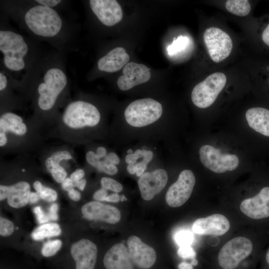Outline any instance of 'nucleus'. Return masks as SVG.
<instances>
[{"label": "nucleus", "instance_id": "f257e3e1", "mask_svg": "<svg viewBox=\"0 0 269 269\" xmlns=\"http://www.w3.org/2000/svg\"><path fill=\"white\" fill-rule=\"evenodd\" d=\"M24 24L31 33L41 38L57 36L63 28V20L54 8L36 3L23 13Z\"/></svg>", "mask_w": 269, "mask_h": 269}, {"label": "nucleus", "instance_id": "f03ea898", "mask_svg": "<svg viewBox=\"0 0 269 269\" xmlns=\"http://www.w3.org/2000/svg\"><path fill=\"white\" fill-rule=\"evenodd\" d=\"M30 47L20 34L8 29L0 30V51L5 68L11 72L20 73L27 65Z\"/></svg>", "mask_w": 269, "mask_h": 269}, {"label": "nucleus", "instance_id": "7ed1b4c3", "mask_svg": "<svg viewBox=\"0 0 269 269\" xmlns=\"http://www.w3.org/2000/svg\"><path fill=\"white\" fill-rule=\"evenodd\" d=\"M67 83V75L61 67L51 66L48 68L37 89L39 108L43 111L51 110L66 88Z\"/></svg>", "mask_w": 269, "mask_h": 269}, {"label": "nucleus", "instance_id": "20e7f679", "mask_svg": "<svg viewBox=\"0 0 269 269\" xmlns=\"http://www.w3.org/2000/svg\"><path fill=\"white\" fill-rule=\"evenodd\" d=\"M161 104L153 99H138L130 103L125 110L126 123L133 128H142L150 125L161 117Z\"/></svg>", "mask_w": 269, "mask_h": 269}, {"label": "nucleus", "instance_id": "39448f33", "mask_svg": "<svg viewBox=\"0 0 269 269\" xmlns=\"http://www.w3.org/2000/svg\"><path fill=\"white\" fill-rule=\"evenodd\" d=\"M100 120L101 114L98 108L92 104L82 100L70 103L62 115L64 124L72 129L94 127L99 124Z\"/></svg>", "mask_w": 269, "mask_h": 269}, {"label": "nucleus", "instance_id": "423d86ee", "mask_svg": "<svg viewBox=\"0 0 269 269\" xmlns=\"http://www.w3.org/2000/svg\"><path fill=\"white\" fill-rule=\"evenodd\" d=\"M226 81V76L222 72L210 74L193 89L191 96L193 103L199 108L209 107L224 88Z\"/></svg>", "mask_w": 269, "mask_h": 269}, {"label": "nucleus", "instance_id": "0eeeda50", "mask_svg": "<svg viewBox=\"0 0 269 269\" xmlns=\"http://www.w3.org/2000/svg\"><path fill=\"white\" fill-rule=\"evenodd\" d=\"M251 241L244 237H238L227 242L221 249L218 257L223 269H235L240 262L252 252Z\"/></svg>", "mask_w": 269, "mask_h": 269}, {"label": "nucleus", "instance_id": "6e6552de", "mask_svg": "<svg viewBox=\"0 0 269 269\" xmlns=\"http://www.w3.org/2000/svg\"><path fill=\"white\" fill-rule=\"evenodd\" d=\"M199 155L202 163L217 173L233 171L237 168L239 163L237 155L222 153L220 149L210 145L202 146L199 149Z\"/></svg>", "mask_w": 269, "mask_h": 269}, {"label": "nucleus", "instance_id": "1a4fd4ad", "mask_svg": "<svg viewBox=\"0 0 269 269\" xmlns=\"http://www.w3.org/2000/svg\"><path fill=\"white\" fill-rule=\"evenodd\" d=\"M203 39L214 62H220L230 55L233 48L232 40L223 30L216 27H209L204 32Z\"/></svg>", "mask_w": 269, "mask_h": 269}, {"label": "nucleus", "instance_id": "9d476101", "mask_svg": "<svg viewBox=\"0 0 269 269\" xmlns=\"http://www.w3.org/2000/svg\"><path fill=\"white\" fill-rule=\"evenodd\" d=\"M195 184V177L189 169L182 170L177 180L168 188L165 195V201L172 207H178L190 198Z\"/></svg>", "mask_w": 269, "mask_h": 269}, {"label": "nucleus", "instance_id": "9b49d317", "mask_svg": "<svg viewBox=\"0 0 269 269\" xmlns=\"http://www.w3.org/2000/svg\"><path fill=\"white\" fill-rule=\"evenodd\" d=\"M168 180L167 172L163 169H156L144 172L138 180L141 196L149 201L159 194L165 187Z\"/></svg>", "mask_w": 269, "mask_h": 269}, {"label": "nucleus", "instance_id": "f8f14e48", "mask_svg": "<svg viewBox=\"0 0 269 269\" xmlns=\"http://www.w3.org/2000/svg\"><path fill=\"white\" fill-rule=\"evenodd\" d=\"M127 244L131 259L137 267L148 269L154 264L157 258L154 249L139 237L134 235L129 237Z\"/></svg>", "mask_w": 269, "mask_h": 269}, {"label": "nucleus", "instance_id": "ddd939ff", "mask_svg": "<svg viewBox=\"0 0 269 269\" xmlns=\"http://www.w3.org/2000/svg\"><path fill=\"white\" fill-rule=\"evenodd\" d=\"M90 6L98 19L105 25L113 26L123 18L122 9L115 0H91Z\"/></svg>", "mask_w": 269, "mask_h": 269}, {"label": "nucleus", "instance_id": "4468645a", "mask_svg": "<svg viewBox=\"0 0 269 269\" xmlns=\"http://www.w3.org/2000/svg\"><path fill=\"white\" fill-rule=\"evenodd\" d=\"M230 227V222L224 215L214 214L196 219L192 224V230L199 235L219 236L227 233Z\"/></svg>", "mask_w": 269, "mask_h": 269}, {"label": "nucleus", "instance_id": "2eb2a0df", "mask_svg": "<svg viewBox=\"0 0 269 269\" xmlns=\"http://www.w3.org/2000/svg\"><path fill=\"white\" fill-rule=\"evenodd\" d=\"M123 75L117 80L119 88L127 91L134 86L147 82L150 78L149 69L145 65L131 62L128 63L123 70Z\"/></svg>", "mask_w": 269, "mask_h": 269}, {"label": "nucleus", "instance_id": "dca6fc26", "mask_svg": "<svg viewBox=\"0 0 269 269\" xmlns=\"http://www.w3.org/2000/svg\"><path fill=\"white\" fill-rule=\"evenodd\" d=\"M97 253L96 245L88 239H81L74 243L71 254L76 263V269H94Z\"/></svg>", "mask_w": 269, "mask_h": 269}, {"label": "nucleus", "instance_id": "f3484780", "mask_svg": "<svg viewBox=\"0 0 269 269\" xmlns=\"http://www.w3.org/2000/svg\"><path fill=\"white\" fill-rule=\"evenodd\" d=\"M241 212L249 218L260 219L269 217V187H265L256 196L243 200Z\"/></svg>", "mask_w": 269, "mask_h": 269}, {"label": "nucleus", "instance_id": "a211bd4d", "mask_svg": "<svg viewBox=\"0 0 269 269\" xmlns=\"http://www.w3.org/2000/svg\"><path fill=\"white\" fill-rule=\"evenodd\" d=\"M81 211L84 217L90 220H99L110 224H116L121 219L119 210L116 207L97 201L84 204Z\"/></svg>", "mask_w": 269, "mask_h": 269}, {"label": "nucleus", "instance_id": "6ab92c4d", "mask_svg": "<svg viewBox=\"0 0 269 269\" xmlns=\"http://www.w3.org/2000/svg\"><path fill=\"white\" fill-rule=\"evenodd\" d=\"M30 187L28 183L20 181L12 185H0V200L7 199L8 205L14 208H19L29 202Z\"/></svg>", "mask_w": 269, "mask_h": 269}, {"label": "nucleus", "instance_id": "aec40b11", "mask_svg": "<svg viewBox=\"0 0 269 269\" xmlns=\"http://www.w3.org/2000/svg\"><path fill=\"white\" fill-rule=\"evenodd\" d=\"M103 263L106 269H134L129 249L123 243L116 244L107 251Z\"/></svg>", "mask_w": 269, "mask_h": 269}, {"label": "nucleus", "instance_id": "412c9836", "mask_svg": "<svg viewBox=\"0 0 269 269\" xmlns=\"http://www.w3.org/2000/svg\"><path fill=\"white\" fill-rule=\"evenodd\" d=\"M129 60L130 56L125 49L117 47L101 57L98 61L97 67L101 71L115 72L125 66Z\"/></svg>", "mask_w": 269, "mask_h": 269}, {"label": "nucleus", "instance_id": "4be33fe9", "mask_svg": "<svg viewBox=\"0 0 269 269\" xmlns=\"http://www.w3.org/2000/svg\"><path fill=\"white\" fill-rule=\"evenodd\" d=\"M72 158V156L70 152L63 150L54 152L45 160L46 169L57 182L62 183L67 176L65 169L60 164V162Z\"/></svg>", "mask_w": 269, "mask_h": 269}, {"label": "nucleus", "instance_id": "5701e85b", "mask_svg": "<svg viewBox=\"0 0 269 269\" xmlns=\"http://www.w3.org/2000/svg\"><path fill=\"white\" fill-rule=\"evenodd\" d=\"M246 118L249 126L255 131L269 136V110L261 107L248 109Z\"/></svg>", "mask_w": 269, "mask_h": 269}, {"label": "nucleus", "instance_id": "b1692460", "mask_svg": "<svg viewBox=\"0 0 269 269\" xmlns=\"http://www.w3.org/2000/svg\"><path fill=\"white\" fill-rule=\"evenodd\" d=\"M27 127L19 115L6 112L0 118V133L11 132L17 135H23L27 132Z\"/></svg>", "mask_w": 269, "mask_h": 269}, {"label": "nucleus", "instance_id": "393cba45", "mask_svg": "<svg viewBox=\"0 0 269 269\" xmlns=\"http://www.w3.org/2000/svg\"><path fill=\"white\" fill-rule=\"evenodd\" d=\"M59 225L56 223H47L36 228L31 236L34 240H41L45 238L57 236L61 234Z\"/></svg>", "mask_w": 269, "mask_h": 269}, {"label": "nucleus", "instance_id": "a878e982", "mask_svg": "<svg viewBox=\"0 0 269 269\" xmlns=\"http://www.w3.org/2000/svg\"><path fill=\"white\" fill-rule=\"evenodd\" d=\"M225 7L230 13L239 16L247 15L251 10V5L247 0H228Z\"/></svg>", "mask_w": 269, "mask_h": 269}, {"label": "nucleus", "instance_id": "bb28decb", "mask_svg": "<svg viewBox=\"0 0 269 269\" xmlns=\"http://www.w3.org/2000/svg\"><path fill=\"white\" fill-rule=\"evenodd\" d=\"M194 238L193 233L189 230H180L174 236L175 242L180 247L191 246Z\"/></svg>", "mask_w": 269, "mask_h": 269}, {"label": "nucleus", "instance_id": "cd10ccee", "mask_svg": "<svg viewBox=\"0 0 269 269\" xmlns=\"http://www.w3.org/2000/svg\"><path fill=\"white\" fill-rule=\"evenodd\" d=\"M62 242L59 240L49 241L44 244L41 249V254L45 257L54 255L60 249Z\"/></svg>", "mask_w": 269, "mask_h": 269}, {"label": "nucleus", "instance_id": "c85d7f7f", "mask_svg": "<svg viewBox=\"0 0 269 269\" xmlns=\"http://www.w3.org/2000/svg\"><path fill=\"white\" fill-rule=\"evenodd\" d=\"M188 42V39L187 37L183 36H179L167 47V50L168 54L173 55L181 51L186 47Z\"/></svg>", "mask_w": 269, "mask_h": 269}, {"label": "nucleus", "instance_id": "c756f323", "mask_svg": "<svg viewBox=\"0 0 269 269\" xmlns=\"http://www.w3.org/2000/svg\"><path fill=\"white\" fill-rule=\"evenodd\" d=\"M101 184L102 188L105 189L109 190L117 193L121 192L123 188L120 183L113 178L107 177L102 178Z\"/></svg>", "mask_w": 269, "mask_h": 269}, {"label": "nucleus", "instance_id": "7c9ffc66", "mask_svg": "<svg viewBox=\"0 0 269 269\" xmlns=\"http://www.w3.org/2000/svg\"><path fill=\"white\" fill-rule=\"evenodd\" d=\"M96 169L109 175H115L118 171L116 165L112 163L106 158L103 160H100Z\"/></svg>", "mask_w": 269, "mask_h": 269}, {"label": "nucleus", "instance_id": "2f4dec72", "mask_svg": "<svg viewBox=\"0 0 269 269\" xmlns=\"http://www.w3.org/2000/svg\"><path fill=\"white\" fill-rule=\"evenodd\" d=\"M14 231V225L11 221L3 217L0 218V234L3 237L10 235Z\"/></svg>", "mask_w": 269, "mask_h": 269}, {"label": "nucleus", "instance_id": "473e14b6", "mask_svg": "<svg viewBox=\"0 0 269 269\" xmlns=\"http://www.w3.org/2000/svg\"><path fill=\"white\" fill-rule=\"evenodd\" d=\"M38 194L40 198L48 202H54L57 198V193L55 190L44 186Z\"/></svg>", "mask_w": 269, "mask_h": 269}, {"label": "nucleus", "instance_id": "72a5a7b5", "mask_svg": "<svg viewBox=\"0 0 269 269\" xmlns=\"http://www.w3.org/2000/svg\"><path fill=\"white\" fill-rule=\"evenodd\" d=\"M178 255L184 259H194L196 253L190 246L180 247L177 251Z\"/></svg>", "mask_w": 269, "mask_h": 269}, {"label": "nucleus", "instance_id": "f704fd0d", "mask_svg": "<svg viewBox=\"0 0 269 269\" xmlns=\"http://www.w3.org/2000/svg\"><path fill=\"white\" fill-rule=\"evenodd\" d=\"M33 212L35 215L38 222L40 224L46 223L48 221L49 217L44 212L40 206H36L33 209Z\"/></svg>", "mask_w": 269, "mask_h": 269}, {"label": "nucleus", "instance_id": "c9c22d12", "mask_svg": "<svg viewBox=\"0 0 269 269\" xmlns=\"http://www.w3.org/2000/svg\"><path fill=\"white\" fill-rule=\"evenodd\" d=\"M86 159L88 163L96 168L101 160L96 153L93 151H89L87 152Z\"/></svg>", "mask_w": 269, "mask_h": 269}, {"label": "nucleus", "instance_id": "e433bc0d", "mask_svg": "<svg viewBox=\"0 0 269 269\" xmlns=\"http://www.w3.org/2000/svg\"><path fill=\"white\" fill-rule=\"evenodd\" d=\"M34 2L38 4L54 8L60 4L62 1L59 0H35Z\"/></svg>", "mask_w": 269, "mask_h": 269}, {"label": "nucleus", "instance_id": "4c0bfd02", "mask_svg": "<svg viewBox=\"0 0 269 269\" xmlns=\"http://www.w3.org/2000/svg\"><path fill=\"white\" fill-rule=\"evenodd\" d=\"M108 196L107 190L102 188L97 190L93 194V198L96 201H105Z\"/></svg>", "mask_w": 269, "mask_h": 269}, {"label": "nucleus", "instance_id": "58836bf2", "mask_svg": "<svg viewBox=\"0 0 269 269\" xmlns=\"http://www.w3.org/2000/svg\"><path fill=\"white\" fill-rule=\"evenodd\" d=\"M58 209V205L56 203H53L49 208L48 217L49 219L56 221L58 219L57 210Z\"/></svg>", "mask_w": 269, "mask_h": 269}, {"label": "nucleus", "instance_id": "ea45409f", "mask_svg": "<svg viewBox=\"0 0 269 269\" xmlns=\"http://www.w3.org/2000/svg\"><path fill=\"white\" fill-rule=\"evenodd\" d=\"M84 175L85 171L83 169H77L70 175V178L73 182H76L82 179Z\"/></svg>", "mask_w": 269, "mask_h": 269}, {"label": "nucleus", "instance_id": "a19ab883", "mask_svg": "<svg viewBox=\"0 0 269 269\" xmlns=\"http://www.w3.org/2000/svg\"><path fill=\"white\" fill-rule=\"evenodd\" d=\"M153 156V153L149 150L142 149V160L141 161L146 165L151 160Z\"/></svg>", "mask_w": 269, "mask_h": 269}, {"label": "nucleus", "instance_id": "79ce46f5", "mask_svg": "<svg viewBox=\"0 0 269 269\" xmlns=\"http://www.w3.org/2000/svg\"><path fill=\"white\" fill-rule=\"evenodd\" d=\"M62 188L65 191H69L74 188V182L70 178H66L61 183Z\"/></svg>", "mask_w": 269, "mask_h": 269}, {"label": "nucleus", "instance_id": "37998d69", "mask_svg": "<svg viewBox=\"0 0 269 269\" xmlns=\"http://www.w3.org/2000/svg\"><path fill=\"white\" fill-rule=\"evenodd\" d=\"M68 195L71 200L75 201H78L81 198L80 193L78 191L74 189V188L68 191Z\"/></svg>", "mask_w": 269, "mask_h": 269}, {"label": "nucleus", "instance_id": "c03bdc74", "mask_svg": "<svg viewBox=\"0 0 269 269\" xmlns=\"http://www.w3.org/2000/svg\"><path fill=\"white\" fill-rule=\"evenodd\" d=\"M7 78L6 75L3 72L0 73V91L1 92L6 89L7 86Z\"/></svg>", "mask_w": 269, "mask_h": 269}, {"label": "nucleus", "instance_id": "a18cd8bd", "mask_svg": "<svg viewBox=\"0 0 269 269\" xmlns=\"http://www.w3.org/2000/svg\"><path fill=\"white\" fill-rule=\"evenodd\" d=\"M112 163L114 164H118L120 162V159L118 155L113 152H111L107 154L105 157Z\"/></svg>", "mask_w": 269, "mask_h": 269}, {"label": "nucleus", "instance_id": "49530a36", "mask_svg": "<svg viewBox=\"0 0 269 269\" xmlns=\"http://www.w3.org/2000/svg\"><path fill=\"white\" fill-rule=\"evenodd\" d=\"M120 200V196L117 193L108 195L105 200V201L112 202H118Z\"/></svg>", "mask_w": 269, "mask_h": 269}, {"label": "nucleus", "instance_id": "de8ad7c7", "mask_svg": "<svg viewBox=\"0 0 269 269\" xmlns=\"http://www.w3.org/2000/svg\"><path fill=\"white\" fill-rule=\"evenodd\" d=\"M96 154L99 158H105L107 156V150L103 146H99L96 150Z\"/></svg>", "mask_w": 269, "mask_h": 269}, {"label": "nucleus", "instance_id": "09e8293b", "mask_svg": "<svg viewBox=\"0 0 269 269\" xmlns=\"http://www.w3.org/2000/svg\"><path fill=\"white\" fill-rule=\"evenodd\" d=\"M262 39L267 45L269 46V23L263 32Z\"/></svg>", "mask_w": 269, "mask_h": 269}, {"label": "nucleus", "instance_id": "8fccbe9b", "mask_svg": "<svg viewBox=\"0 0 269 269\" xmlns=\"http://www.w3.org/2000/svg\"><path fill=\"white\" fill-rule=\"evenodd\" d=\"M125 161L128 164L137 162V160L135 158L134 153L128 154L125 157Z\"/></svg>", "mask_w": 269, "mask_h": 269}, {"label": "nucleus", "instance_id": "3c124183", "mask_svg": "<svg viewBox=\"0 0 269 269\" xmlns=\"http://www.w3.org/2000/svg\"><path fill=\"white\" fill-rule=\"evenodd\" d=\"M86 184V180L85 179H82L79 181L74 182V186H76L81 191L84 189Z\"/></svg>", "mask_w": 269, "mask_h": 269}, {"label": "nucleus", "instance_id": "603ef678", "mask_svg": "<svg viewBox=\"0 0 269 269\" xmlns=\"http://www.w3.org/2000/svg\"><path fill=\"white\" fill-rule=\"evenodd\" d=\"M39 196L37 192H31L29 196V203L34 204L36 203L39 199Z\"/></svg>", "mask_w": 269, "mask_h": 269}, {"label": "nucleus", "instance_id": "864d4df0", "mask_svg": "<svg viewBox=\"0 0 269 269\" xmlns=\"http://www.w3.org/2000/svg\"><path fill=\"white\" fill-rule=\"evenodd\" d=\"M138 168L136 165L135 163L129 164L127 166V170L128 172L131 174H134L135 173Z\"/></svg>", "mask_w": 269, "mask_h": 269}, {"label": "nucleus", "instance_id": "5fc2aeb1", "mask_svg": "<svg viewBox=\"0 0 269 269\" xmlns=\"http://www.w3.org/2000/svg\"><path fill=\"white\" fill-rule=\"evenodd\" d=\"M7 138L5 133H0V146H4L7 142Z\"/></svg>", "mask_w": 269, "mask_h": 269}, {"label": "nucleus", "instance_id": "6e6d98bb", "mask_svg": "<svg viewBox=\"0 0 269 269\" xmlns=\"http://www.w3.org/2000/svg\"><path fill=\"white\" fill-rule=\"evenodd\" d=\"M179 269H193V266L191 264L185 262H182L178 265Z\"/></svg>", "mask_w": 269, "mask_h": 269}, {"label": "nucleus", "instance_id": "4d7b16f0", "mask_svg": "<svg viewBox=\"0 0 269 269\" xmlns=\"http://www.w3.org/2000/svg\"><path fill=\"white\" fill-rule=\"evenodd\" d=\"M43 186V185L39 181H36L33 183V187L38 194L40 193Z\"/></svg>", "mask_w": 269, "mask_h": 269}, {"label": "nucleus", "instance_id": "13d9d810", "mask_svg": "<svg viewBox=\"0 0 269 269\" xmlns=\"http://www.w3.org/2000/svg\"><path fill=\"white\" fill-rule=\"evenodd\" d=\"M134 154L135 158L137 160L138 158L142 157V150L139 149H137L134 152Z\"/></svg>", "mask_w": 269, "mask_h": 269}, {"label": "nucleus", "instance_id": "bf43d9fd", "mask_svg": "<svg viewBox=\"0 0 269 269\" xmlns=\"http://www.w3.org/2000/svg\"><path fill=\"white\" fill-rule=\"evenodd\" d=\"M145 170L142 168H138L135 174L137 176H141L144 172Z\"/></svg>", "mask_w": 269, "mask_h": 269}, {"label": "nucleus", "instance_id": "052dcab7", "mask_svg": "<svg viewBox=\"0 0 269 269\" xmlns=\"http://www.w3.org/2000/svg\"><path fill=\"white\" fill-rule=\"evenodd\" d=\"M191 264L193 266H196L198 264V261L197 260H196L195 258L192 259V262L191 263Z\"/></svg>", "mask_w": 269, "mask_h": 269}, {"label": "nucleus", "instance_id": "680f3d73", "mask_svg": "<svg viewBox=\"0 0 269 269\" xmlns=\"http://www.w3.org/2000/svg\"><path fill=\"white\" fill-rule=\"evenodd\" d=\"M266 260L268 263L269 264V249L267 251V253L266 254Z\"/></svg>", "mask_w": 269, "mask_h": 269}, {"label": "nucleus", "instance_id": "e2e57ef3", "mask_svg": "<svg viewBox=\"0 0 269 269\" xmlns=\"http://www.w3.org/2000/svg\"><path fill=\"white\" fill-rule=\"evenodd\" d=\"M127 199L125 198L124 195H122L121 196H120V200L121 201H124L126 200Z\"/></svg>", "mask_w": 269, "mask_h": 269}, {"label": "nucleus", "instance_id": "0e129e2a", "mask_svg": "<svg viewBox=\"0 0 269 269\" xmlns=\"http://www.w3.org/2000/svg\"><path fill=\"white\" fill-rule=\"evenodd\" d=\"M127 153L128 154H130V153H133V150L132 149H129L127 151Z\"/></svg>", "mask_w": 269, "mask_h": 269}, {"label": "nucleus", "instance_id": "69168bd1", "mask_svg": "<svg viewBox=\"0 0 269 269\" xmlns=\"http://www.w3.org/2000/svg\"><path fill=\"white\" fill-rule=\"evenodd\" d=\"M22 171H24V169H22Z\"/></svg>", "mask_w": 269, "mask_h": 269}]
</instances>
